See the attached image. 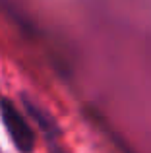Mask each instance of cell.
<instances>
[{
    "mask_svg": "<svg viewBox=\"0 0 151 153\" xmlns=\"http://www.w3.org/2000/svg\"><path fill=\"white\" fill-rule=\"evenodd\" d=\"M2 116L16 146L21 151H29L33 147V134H31V128L27 126V122L23 120V116L14 107H6V105H2Z\"/></svg>",
    "mask_w": 151,
    "mask_h": 153,
    "instance_id": "cell-1",
    "label": "cell"
}]
</instances>
